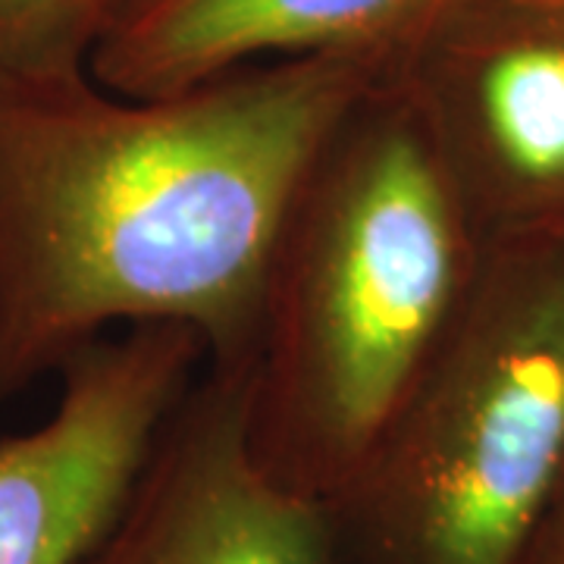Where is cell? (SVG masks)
I'll use <instances>...</instances> for the list:
<instances>
[{"instance_id": "obj_1", "label": "cell", "mask_w": 564, "mask_h": 564, "mask_svg": "<svg viewBox=\"0 0 564 564\" xmlns=\"http://www.w3.org/2000/svg\"><path fill=\"white\" fill-rule=\"evenodd\" d=\"M383 73L292 57L161 98L88 69L0 91V402L113 326L176 323L248 367L285 214Z\"/></svg>"}, {"instance_id": "obj_2", "label": "cell", "mask_w": 564, "mask_h": 564, "mask_svg": "<svg viewBox=\"0 0 564 564\" xmlns=\"http://www.w3.org/2000/svg\"><path fill=\"white\" fill-rule=\"evenodd\" d=\"M486 254L383 73L321 144L263 282L245 436L273 484L326 502L355 474L462 323Z\"/></svg>"}, {"instance_id": "obj_3", "label": "cell", "mask_w": 564, "mask_h": 564, "mask_svg": "<svg viewBox=\"0 0 564 564\" xmlns=\"http://www.w3.org/2000/svg\"><path fill=\"white\" fill-rule=\"evenodd\" d=\"M564 470V239L496 245L440 358L326 502L333 564H530Z\"/></svg>"}, {"instance_id": "obj_4", "label": "cell", "mask_w": 564, "mask_h": 564, "mask_svg": "<svg viewBox=\"0 0 564 564\" xmlns=\"http://www.w3.org/2000/svg\"><path fill=\"white\" fill-rule=\"evenodd\" d=\"M386 76L486 248L564 239V0H448Z\"/></svg>"}, {"instance_id": "obj_5", "label": "cell", "mask_w": 564, "mask_h": 564, "mask_svg": "<svg viewBox=\"0 0 564 564\" xmlns=\"http://www.w3.org/2000/svg\"><path fill=\"white\" fill-rule=\"evenodd\" d=\"M204 361L192 329L148 323L63 364L54 414L0 440V564L85 562Z\"/></svg>"}, {"instance_id": "obj_6", "label": "cell", "mask_w": 564, "mask_h": 564, "mask_svg": "<svg viewBox=\"0 0 564 564\" xmlns=\"http://www.w3.org/2000/svg\"><path fill=\"white\" fill-rule=\"evenodd\" d=\"M248 367L204 361L82 564H333L323 502L285 492L245 436Z\"/></svg>"}, {"instance_id": "obj_7", "label": "cell", "mask_w": 564, "mask_h": 564, "mask_svg": "<svg viewBox=\"0 0 564 564\" xmlns=\"http://www.w3.org/2000/svg\"><path fill=\"white\" fill-rule=\"evenodd\" d=\"M448 0H117L88 57L91 79L161 98L232 69L355 57L389 69Z\"/></svg>"}, {"instance_id": "obj_8", "label": "cell", "mask_w": 564, "mask_h": 564, "mask_svg": "<svg viewBox=\"0 0 564 564\" xmlns=\"http://www.w3.org/2000/svg\"><path fill=\"white\" fill-rule=\"evenodd\" d=\"M117 0H0V91L88 69Z\"/></svg>"}, {"instance_id": "obj_9", "label": "cell", "mask_w": 564, "mask_h": 564, "mask_svg": "<svg viewBox=\"0 0 564 564\" xmlns=\"http://www.w3.org/2000/svg\"><path fill=\"white\" fill-rule=\"evenodd\" d=\"M530 564H564V470L558 492H555L552 508L545 514L543 533H540L536 549L530 555Z\"/></svg>"}]
</instances>
